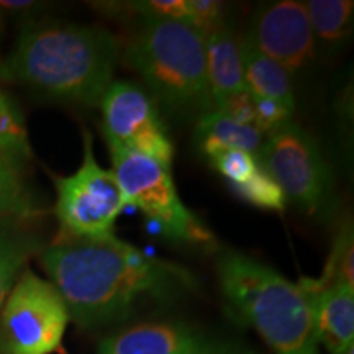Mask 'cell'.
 Wrapping results in <instances>:
<instances>
[{
	"mask_svg": "<svg viewBox=\"0 0 354 354\" xmlns=\"http://www.w3.org/2000/svg\"><path fill=\"white\" fill-rule=\"evenodd\" d=\"M84 330L123 322L146 305H166L196 290L197 279L183 266L145 254L115 234L97 240L63 238L38 254Z\"/></svg>",
	"mask_w": 354,
	"mask_h": 354,
	"instance_id": "6da1fadb",
	"label": "cell"
},
{
	"mask_svg": "<svg viewBox=\"0 0 354 354\" xmlns=\"http://www.w3.org/2000/svg\"><path fill=\"white\" fill-rule=\"evenodd\" d=\"M122 51L120 38L105 26L30 24L0 63V77L48 99L95 107L113 82Z\"/></svg>",
	"mask_w": 354,
	"mask_h": 354,
	"instance_id": "7a4b0ae2",
	"label": "cell"
},
{
	"mask_svg": "<svg viewBox=\"0 0 354 354\" xmlns=\"http://www.w3.org/2000/svg\"><path fill=\"white\" fill-rule=\"evenodd\" d=\"M216 272L230 305L276 354H320L312 300L272 268L250 256L220 254Z\"/></svg>",
	"mask_w": 354,
	"mask_h": 354,
	"instance_id": "3957f363",
	"label": "cell"
},
{
	"mask_svg": "<svg viewBox=\"0 0 354 354\" xmlns=\"http://www.w3.org/2000/svg\"><path fill=\"white\" fill-rule=\"evenodd\" d=\"M122 59L174 117L197 122L214 110L205 37L189 24L141 17L140 28L123 46Z\"/></svg>",
	"mask_w": 354,
	"mask_h": 354,
	"instance_id": "277c9868",
	"label": "cell"
},
{
	"mask_svg": "<svg viewBox=\"0 0 354 354\" xmlns=\"http://www.w3.org/2000/svg\"><path fill=\"white\" fill-rule=\"evenodd\" d=\"M105 140L112 158V171L120 184L125 205H133L143 212L167 240L201 246L214 241L210 230L180 201L171 167L117 141Z\"/></svg>",
	"mask_w": 354,
	"mask_h": 354,
	"instance_id": "5b68a950",
	"label": "cell"
},
{
	"mask_svg": "<svg viewBox=\"0 0 354 354\" xmlns=\"http://www.w3.org/2000/svg\"><path fill=\"white\" fill-rule=\"evenodd\" d=\"M258 162L305 214L325 218L335 207V183L328 162L307 130L290 122L268 135Z\"/></svg>",
	"mask_w": 354,
	"mask_h": 354,
	"instance_id": "8992f818",
	"label": "cell"
},
{
	"mask_svg": "<svg viewBox=\"0 0 354 354\" xmlns=\"http://www.w3.org/2000/svg\"><path fill=\"white\" fill-rule=\"evenodd\" d=\"M55 214L64 238L97 240L113 234L115 221L125 209L120 184L112 169L94 156L92 136L84 133V156L76 172L55 177Z\"/></svg>",
	"mask_w": 354,
	"mask_h": 354,
	"instance_id": "52a82bcc",
	"label": "cell"
},
{
	"mask_svg": "<svg viewBox=\"0 0 354 354\" xmlns=\"http://www.w3.org/2000/svg\"><path fill=\"white\" fill-rule=\"evenodd\" d=\"M69 320L56 287L25 269L0 308V354L55 353Z\"/></svg>",
	"mask_w": 354,
	"mask_h": 354,
	"instance_id": "ba28073f",
	"label": "cell"
},
{
	"mask_svg": "<svg viewBox=\"0 0 354 354\" xmlns=\"http://www.w3.org/2000/svg\"><path fill=\"white\" fill-rule=\"evenodd\" d=\"M99 105L105 138L171 167L174 158L171 136L156 102L138 84L113 81Z\"/></svg>",
	"mask_w": 354,
	"mask_h": 354,
	"instance_id": "9c48e42d",
	"label": "cell"
},
{
	"mask_svg": "<svg viewBox=\"0 0 354 354\" xmlns=\"http://www.w3.org/2000/svg\"><path fill=\"white\" fill-rule=\"evenodd\" d=\"M243 37L289 74L305 69L315 57L317 44L307 7L295 0L266 3L254 13Z\"/></svg>",
	"mask_w": 354,
	"mask_h": 354,
	"instance_id": "30bf717a",
	"label": "cell"
},
{
	"mask_svg": "<svg viewBox=\"0 0 354 354\" xmlns=\"http://www.w3.org/2000/svg\"><path fill=\"white\" fill-rule=\"evenodd\" d=\"M99 354H256L232 339L183 323H141L100 343Z\"/></svg>",
	"mask_w": 354,
	"mask_h": 354,
	"instance_id": "8fae6325",
	"label": "cell"
},
{
	"mask_svg": "<svg viewBox=\"0 0 354 354\" xmlns=\"http://www.w3.org/2000/svg\"><path fill=\"white\" fill-rule=\"evenodd\" d=\"M305 292L312 300L318 343L330 354H346L354 342V286L339 282Z\"/></svg>",
	"mask_w": 354,
	"mask_h": 354,
	"instance_id": "7c38bea8",
	"label": "cell"
},
{
	"mask_svg": "<svg viewBox=\"0 0 354 354\" xmlns=\"http://www.w3.org/2000/svg\"><path fill=\"white\" fill-rule=\"evenodd\" d=\"M207 77L214 110H218L233 97L246 92L240 55V35L227 25L205 38Z\"/></svg>",
	"mask_w": 354,
	"mask_h": 354,
	"instance_id": "4fadbf2b",
	"label": "cell"
},
{
	"mask_svg": "<svg viewBox=\"0 0 354 354\" xmlns=\"http://www.w3.org/2000/svg\"><path fill=\"white\" fill-rule=\"evenodd\" d=\"M30 221L0 216V308L10 294L12 287L26 269L32 256L44 250V243Z\"/></svg>",
	"mask_w": 354,
	"mask_h": 354,
	"instance_id": "5bb4252c",
	"label": "cell"
},
{
	"mask_svg": "<svg viewBox=\"0 0 354 354\" xmlns=\"http://www.w3.org/2000/svg\"><path fill=\"white\" fill-rule=\"evenodd\" d=\"M240 55L245 86L251 95L295 107L290 74L281 64L256 50L243 35H240Z\"/></svg>",
	"mask_w": 354,
	"mask_h": 354,
	"instance_id": "9a60e30c",
	"label": "cell"
},
{
	"mask_svg": "<svg viewBox=\"0 0 354 354\" xmlns=\"http://www.w3.org/2000/svg\"><path fill=\"white\" fill-rule=\"evenodd\" d=\"M196 143L207 158L215 156L225 149L258 151L264 141V135L254 125H245L233 120L228 115L212 110L196 122Z\"/></svg>",
	"mask_w": 354,
	"mask_h": 354,
	"instance_id": "2e32d148",
	"label": "cell"
},
{
	"mask_svg": "<svg viewBox=\"0 0 354 354\" xmlns=\"http://www.w3.org/2000/svg\"><path fill=\"white\" fill-rule=\"evenodd\" d=\"M24 166L0 143V216L30 221L41 214L25 183Z\"/></svg>",
	"mask_w": 354,
	"mask_h": 354,
	"instance_id": "e0dca14e",
	"label": "cell"
},
{
	"mask_svg": "<svg viewBox=\"0 0 354 354\" xmlns=\"http://www.w3.org/2000/svg\"><path fill=\"white\" fill-rule=\"evenodd\" d=\"M315 44L336 46L346 41L353 30L354 3L351 0H310L305 2Z\"/></svg>",
	"mask_w": 354,
	"mask_h": 354,
	"instance_id": "ac0fdd59",
	"label": "cell"
},
{
	"mask_svg": "<svg viewBox=\"0 0 354 354\" xmlns=\"http://www.w3.org/2000/svg\"><path fill=\"white\" fill-rule=\"evenodd\" d=\"M354 240H353V228H342L338 236H336L333 250H331L330 258L326 261L325 271L320 279H304L299 282L305 290L313 292L320 290L323 287L333 284H349L354 286Z\"/></svg>",
	"mask_w": 354,
	"mask_h": 354,
	"instance_id": "d6986e66",
	"label": "cell"
},
{
	"mask_svg": "<svg viewBox=\"0 0 354 354\" xmlns=\"http://www.w3.org/2000/svg\"><path fill=\"white\" fill-rule=\"evenodd\" d=\"M232 190H234L243 201L266 210L281 212L284 210L287 202L284 192L263 167H259V171L248 183L232 187Z\"/></svg>",
	"mask_w": 354,
	"mask_h": 354,
	"instance_id": "ffe728a7",
	"label": "cell"
},
{
	"mask_svg": "<svg viewBox=\"0 0 354 354\" xmlns=\"http://www.w3.org/2000/svg\"><path fill=\"white\" fill-rule=\"evenodd\" d=\"M209 159L212 166L228 180L230 187L248 183L261 167L254 153L243 149H225Z\"/></svg>",
	"mask_w": 354,
	"mask_h": 354,
	"instance_id": "44dd1931",
	"label": "cell"
},
{
	"mask_svg": "<svg viewBox=\"0 0 354 354\" xmlns=\"http://www.w3.org/2000/svg\"><path fill=\"white\" fill-rule=\"evenodd\" d=\"M253 109L254 127L263 133L264 138L268 135H271L272 131L290 123L292 115H294L295 110V107L282 104V102L271 99H258V97H253Z\"/></svg>",
	"mask_w": 354,
	"mask_h": 354,
	"instance_id": "7402d4cb",
	"label": "cell"
},
{
	"mask_svg": "<svg viewBox=\"0 0 354 354\" xmlns=\"http://www.w3.org/2000/svg\"><path fill=\"white\" fill-rule=\"evenodd\" d=\"M187 24L203 37L223 26V7L214 0H187Z\"/></svg>",
	"mask_w": 354,
	"mask_h": 354,
	"instance_id": "603a6c76",
	"label": "cell"
},
{
	"mask_svg": "<svg viewBox=\"0 0 354 354\" xmlns=\"http://www.w3.org/2000/svg\"><path fill=\"white\" fill-rule=\"evenodd\" d=\"M3 95H6V94H3V91L0 88V105H2V102H3Z\"/></svg>",
	"mask_w": 354,
	"mask_h": 354,
	"instance_id": "cb8c5ba5",
	"label": "cell"
}]
</instances>
